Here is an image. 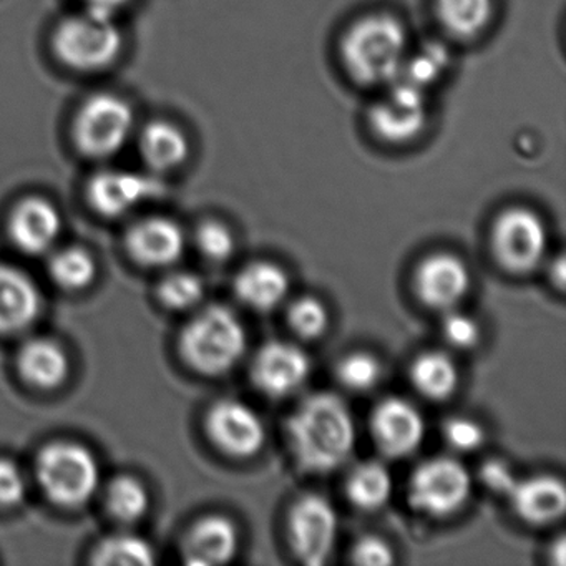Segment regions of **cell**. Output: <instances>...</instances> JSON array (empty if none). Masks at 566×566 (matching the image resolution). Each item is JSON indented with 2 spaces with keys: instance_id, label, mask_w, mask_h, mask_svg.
<instances>
[{
  "instance_id": "cell-29",
  "label": "cell",
  "mask_w": 566,
  "mask_h": 566,
  "mask_svg": "<svg viewBox=\"0 0 566 566\" xmlns=\"http://www.w3.org/2000/svg\"><path fill=\"white\" fill-rule=\"evenodd\" d=\"M51 276L65 290H84L97 276V263L88 251L78 247L65 248L51 260Z\"/></svg>"
},
{
  "instance_id": "cell-25",
  "label": "cell",
  "mask_w": 566,
  "mask_h": 566,
  "mask_svg": "<svg viewBox=\"0 0 566 566\" xmlns=\"http://www.w3.org/2000/svg\"><path fill=\"white\" fill-rule=\"evenodd\" d=\"M410 379L426 399L446 400L459 387V369L452 357L439 350H430L413 360Z\"/></svg>"
},
{
  "instance_id": "cell-15",
  "label": "cell",
  "mask_w": 566,
  "mask_h": 566,
  "mask_svg": "<svg viewBox=\"0 0 566 566\" xmlns=\"http://www.w3.org/2000/svg\"><path fill=\"white\" fill-rule=\"evenodd\" d=\"M469 268L453 254L437 253L417 268L413 286L417 296L432 310H452L470 290Z\"/></svg>"
},
{
  "instance_id": "cell-33",
  "label": "cell",
  "mask_w": 566,
  "mask_h": 566,
  "mask_svg": "<svg viewBox=\"0 0 566 566\" xmlns=\"http://www.w3.org/2000/svg\"><path fill=\"white\" fill-rule=\"evenodd\" d=\"M197 243L201 254L213 263H224L234 253L233 233L220 221H205L198 228Z\"/></svg>"
},
{
  "instance_id": "cell-18",
  "label": "cell",
  "mask_w": 566,
  "mask_h": 566,
  "mask_svg": "<svg viewBox=\"0 0 566 566\" xmlns=\"http://www.w3.org/2000/svg\"><path fill=\"white\" fill-rule=\"evenodd\" d=\"M61 231V213L44 198H28L11 217L12 240L29 254L48 253L57 243Z\"/></svg>"
},
{
  "instance_id": "cell-3",
  "label": "cell",
  "mask_w": 566,
  "mask_h": 566,
  "mask_svg": "<svg viewBox=\"0 0 566 566\" xmlns=\"http://www.w3.org/2000/svg\"><path fill=\"white\" fill-rule=\"evenodd\" d=\"M247 350V331L227 306L205 307L181 331L180 353L188 366L203 376L233 369Z\"/></svg>"
},
{
  "instance_id": "cell-20",
  "label": "cell",
  "mask_w": 566,
  "mask_h": 566,
  "mask_svg": "<svg viewBox=\"0 0 566 566\" xmlns=\"http://www.w3.org/2000/svg\"><path fill=\"white\" fill-rule=\"evenodd\" d=\"M513 509L530 525H548L562 518L566 506L565 485L552 475L516 480L510 492Z\"/></svg>"
},
{
  "instance_id": "cell-8",
  "label": "cell",
  "mask_w": 566,
  "mask_h": 566,
  "mask_svg": "<svg viewBox=\"0 0 566 566\" xmlns=\"http://www.w3.org/2000/svg\"><path fill=\"white\" fill-rule=\"evenodd\" d=\"M492 247L496 260L506 271L530 273L545 258L548 231L542 218L530 208H509L493 223Z\"/></svg>"
},
{
  "instance_id": "cell-17",
  "label": "cell",
  "mask_w": 566,
  "mask_h": 566,
  "mask_svg": "<svg viewBox=\"0 0 566 566\" xmlns=\"http://www.w3.org/2000/svg\"><path fill=\"white\" fill-rule=\"evenodd\" d=\"M127 247L132 256L145 266H168L184 254L185 233L170 218H147L132 228Z\"/></svg>"
},
{
  "instance_id": "cell-31",
  "label": "cell",
  "mask_w": 566,
  "mask_h": 566,
  "mask_svg": "<svg viewBox=\"0 0 566 566\" xmlns=\"http://www.w3.org/2000/svg\"><path fill=\"white\" fill-rule=\"evenodd\" d=\"M287 321L301 339H317L326 333L329 313L317 297L306 296L294 301Z\"/></svg>"
},
{
  "instance_id": "cell-14",
  "label": "cell",
  "mask_w": 566,
  "mask_h": 566,
  "mask_svg": "<svg viewBox=\"0 0 566 566\" xmlns=\"http://www.w3.org/2000/svg\"><path fill=\"white\" fill-rule=\"evenodd\" d=\"M370 433L384 455L403 459L419 449L426 437V422L412 403L389 397L377 403L370 413Z\"/></svg>"
},
{
  "instance_id": "cell-35",
  "label": "cell",
  "mask_w": 566,
  "mask_h": 566,
  "mask_svg": "<svg viewBox=\"0 0 566 566\" xmlns=\"http://www.w3.org/2000/svg\"><path fill=\"white\" fill-rule=\"evenodd\" d=\"M442 333L447 343L457 349H472L482 336L479 323L465 313H450L443 321Z\"/></svg>"
},
{
  "instance_id": "cell-32",
  "label": "cell",
  "mask_w": 566,
  "mask_h": 566,
  "mask_svg": "<svg viewBox=\"0 0 566 566\" xmlns=\"http://www.w3.org/2000/svg\"><path fill=\"white\" fill-rule=\"evenodd\" d=\"M380 373L382 369H380L379 360L367 353L349 354L337 366V377H339L340 384L347 389L357 390V392L373 389L379 382Z\"/></svg>"
},
{
  "instance_id": "cell-7",
  "label": "cell",
  "mask_w": 566,
  "mask_h": 566,
  "mask_svg": "<svg viewBox=\"0 0 566 566\" xmlns=\"http://www.w3.org/2000/svg\"><path fill=\"white\" fill-rule=\"evenodd\" d=\"M472 479L459 460L433 457L420 463L409 480L410 506L433 518L453 515L469 502Z\"/></svg>"
},
{
  "instance_id": "cell-1",
  "label": "cell",
  "mask_w": 566,
  "mask_h": 566,
  "mask_svg": "<svg viewBox=\"0 0 566 566\" xmlns=\"http://www.w3.org/2000/svg\"><path fill=\"white\" fill-rule=\"evenodd\" d=\"M291 455L303 472L324 475L339 469L356 446L349 407L333 392L306 397L286 420Z\"/></svg>"
},
{
  "instance_id": "cell-37",
  "label": "cell",
  "mask_w": 566,
  "mask_h": 566,
  "mask_svg": "<svg viewBox=\"0 0 566 566\" xmlns=\"http://www.w3.org/2000/svg\"><path fill=\"white\" fill-rule=\"evenodd\" d=\"M353 562L356 565L387 566L394 563V553L389 543L379 536H363L353 548Z\"/></svg>"
},
{
  "instance_id": "cell-6",
  "label": "cell",
  "mask_w": 566,
  "mask_h": 566,
  "mask_svg": "<svg viewBox=\"0 0 566 566\" xmlns=\"http://www.w3.org/2000/svg\"><path fill=\"white\" fill-rule=\"evenodd\" d=\"M134 132V108L114 94L94 95L75 117V145L91 158L114 157L127 147Z\"/></svg>"
},
{
  "instance_id": "cell-21",
  "label": "cell",
  "mask_w": 566,
  "mask_h": 566,
  "mask_svg": "<svg viewBox=\"0 0 566 566\" xmlns=\"http://www.w3.org/2000/svg\"><path fill=\"white\" fill-rule=\"evenodd\" d=\"M290 291L286 273L270 261H254L238 273L234 293L251 310H276Z\"/></svg>"
},
{
  "instance_id": "cell-16",
  "label": "cell",
  "mask_w": 566,
  "mask_h": 566,
  "mask_svg": "<svg viewBox=\"0 0 566 566\" xmlns=\"http://www.w3.org/2000/svg\"><path fill=\"white\" fill-rule=\"evenodd\" d=\"M42 311V294L25 271L0 264V334L28 329Z\"/></svg>"
},
{
  "instance_id": "cell-40",
  "label": "cell",
  "mask_w": 566,
  "mask_h": 566,
  "mask_svg": "<svg viewBox=\"0 0 566 566\" xmlns=\"http://www.w3.org/2000/svg\"><path fill=\"white\" fill-rule=\"evenodd\" d=\"M553 274V283L556 284L558 290H563L565 287L566 281V266H565V256H559L558 260L555 261L552 268Z\"/></svg>"
},
{
  "instance_id": "cell-4",
  "label": "cell",
  "mask_w": 566,
  "mask_h": 566,
  "mask_svg": "<svg viewBox=\"0 0 566 566\" xmlns=\"http://www.w3.org/2000/svg\"><path fill=\"white\" fill-rule=\"evenodd\" d=\"M38 479L45 495L57 505H85L101 485V467L81 443L57 442L45 447L38 459Z\"/></svg>"
},
{
  "instance_id": "cell-36",
  "label": "cell",
  "mask_w": 566,
  "mask_h": 566,
  "mask_svg": "<svg viewBox=\"0 0 566 566\" xmlns=\"http://www.w3.org/2000/svg\"><path fill=\"white\" fill-rule=\"evenodd\" d=\"M28 482L18 463L0 459V506H14L24 500Z\"/></svg>"
},
{
  "instance_id": "cell-30",
  "label": "cell",
  "mask_w": 566,
  "mask_h": 566,
  "mask_svg": "<svg viewBox=\"0 0 566 566\" xmlns=\"http://www.w3.org/2000/svg\"><path fill=\"white\" fill-rule=\"evenodd\" d=\"M161 303L175 311L190 310L200 303L205 294V284L200 276L190 271H177L168 274L161 281L160 290Z\"/></svg>"
},
{
  "instance_id": "cell-24",
  "label": "cell",
  "mask_w": 566,
  "mask_h": 566,
  "mask_svg": "<svg viewBox=\"0 0 566 566\" xmlns=\"http://www.w3.org/2000/svg\"><path fill=\"white\" fill-rule=\"evenodd\" d=\"M436 15L447 34L472 41L492 24L495 0H436Z\"/></svg>"
},
{
  "instance_id": "cell-41",
  "label": "cell",
  "mask_w": 566,
  "mask_h": 566,
  "mask_svg": "<svg viewBox=\"0 0 566 566\" xmlns=\"http://www.w3.org/2000/svg\"><path fill=\"white\" fill-rule=\"evenodd\" d=\"M553 553H555V562L558 563V565H565L566 563V546H565V539L559 538L558 543H556L555 548H553Z\"/></svg>"
},
{
  "instance_id": "cell-28",
  "label": "cell",
  "mask_w": 566,
  "mask_h": 566,
  "mask_svg": "<svg viewBox=\"0 0 566 566\" xmlns=\"http://www.w3.org/2000/svg\"><path fill=\"white\" fill-rule=\"evenodd\" d=\"M155 552L147 539L132 533L108 536L95 549L94 563L105 566L151 565Z\"/></svg>"
},
{
  "instance_id": "cell-19",
  "label": "cell",
  "mask_w": 566,
  "mask_h": 566,
  "mask_svg": "<svg viewBox=\"0 0 566 566\" xmlns=\"http://www.w3.org/2000/svg\"><path fill=\"white\" fill-rule=\"evenodd\" d=\"M238 532L230 518L210 515L195 523L184 543L185 562L193 566L224 565L237 555Z\"/></svg>"
},
{
  "instance_id": "cell-26",
  "label": "cell",
  "mask_w": 566,
  "mask_h": 566,
  "mask_svg": "<svg viewBox=\"0 0 566 566\" xmlns=\"http://www.w3.org/2000/svg\"><path fill=\"white\" fill-rule=\"evenodd\" d=\"M392 476L380 462L357 465L347 479V496L357 509L373 512L382 509L392 495Z\"/></svg>"
},
{
  "instance_id": "cell-10",
  "label": "cell",
  "mask_w": 566,
  "mask_h": 566,
  "mask_svg": "<svg viewBox=\"0 0 566 566\" xmlns=\"http://www.w3.org/2000/svg\"><path fill=\"white\" fill-rule=\"evenodd\" d=\"M337 513L324 496H301L291 506L287 530L294 555L310 566H321L329 559L337 539Z\"/></svg>"
},
{
  "instance_id": "cell-9",
  "label": "cell",
  "mask_w": 566,
  "mask_h": 566,
  "mask_svg": "<svg viewBox=\"0 0 566 566\" xmlns=\"http://www.w3.org/2000/svg\"><path fill=\"white\" fill-rule=\"evenodd\" d=\"M429 120L427 91L397 77L386 97L373 105L369 127L384 144L406 145L426 130Z\"/></svg>"
},
{
  "instance_id": "cell-5",
  "label": "cell",
  "mask_w": 566,
  "mask_h": 566,
  "mask_svg": "<svg viewBox=\"0 0 566 566\" xmlns=\"http://www.w3.org/2000/svg\"><path fill=\"white\" fill-rule=\"evenodd\" d=\"M55 55L77 72H98L117 61L124 51V34L114 19L84 12L65 19L52 38Z\"/></svg>"
},
{
  "instance_id": "cell-34",
  "label": "cell",
  "mask_w": 566,
  "mask_h": 566,
  "mask_svg": "<svg viewBox=\"0 0 566 566\" xmlns=\"http://www.w3.org/2000/svg\"><path fill=\"white\" fill-rule=\"evenodd\" d=\"M443 437H446L447 443L457 452H473V450L480 449L483 440H485V433H483L480 423L475 420L467 419V417H453L443 427Z\"/></svg>"
},
{
  "instance_id": "cell-2",
  "label": "cell",
  "mask_w": 566,
  "mask_h": 566,
  "mask_svg": "<svg viewBox=\"0 0 566 566\" xmlns=\"http://www.w3.org/2000/svg\"><path fill=\"white\" fill-rule=\"evenodd\" d=\"M339 57L350 81L364 87L389 85L399 77L409 57V38L399 19L369 14L344 32Z\"/></svg>"
},
{
  "instance_id": "cell-23",
  "label": "cell",
  "mask_w": 566,
  "mask_h": 566,
  "mask_svg": "<svg viewBox=\"0 0 566 566\" xmlns=\"http://www.w3.org/2000/svg\"><path fill=\"white\" fill-rule=\"evenodd\" d=\"M140 151L155 174L177 170L191 154L190 138L178 125L167 120L148 124L142 132Z\"/></svg>"
},
{
  "instance_id": "cell-13",
  "label": "cell",
  "mask_w": 566,
  "mask_h": 566,
  "mask_svg": "<svg viewBox=\"0 0 566 566\" xmlns=\"http://www.w3.org/2000/svg\"><path fill=\"white\" fill-rule=\"evenodd\" d=\"M311 374L310 356L286 340L264 344L253 359L251 377L264 396L280 399L300 389Z\"/></svg>"
},
{
  "instance_id": "cell-12",
  "label": "cell",
  "mask_w": 566,
  "mask_h": 566,
  "mask_svg": "<svg viewBox=\"0 0 566 566\" xmlns=\"http://www.w3.org/2000/svg\"><path fill=\"white\" fill-rule=\"evenodd\" d=\"M164 181L155 175L127 170H104L88 184V201L104 217H122L145 201L165 193Z\"/></svg>"
},
{
  "instance_id": "cell-38",
  "label": "cell",
  "mask_w": 566,
  "mask_h": 566,
  "mask_svg": "<svg viewBox=\"0 0 566 566\" xmlns=\"http://www.w3.org/2000/svg\"><path fill=\"white\" fill-rule=\"evenodd\" d=\"M480 480L486 489L502 495H510L513 486H515L516 479L513 475L512 467L500 459H490L480 467Z\"/></svg>"
},
{
  "instance_id": "cell-39",
  "label": "cell",
  "mask_w": 566,
  "mask_h": 566,
  "mask_svg": "<svg viewBox=\"0 0 566 566\" xmlns=\"http://www.w3.org/2000/svg\"><path fill=\"white\" fill-rule=\"evenodd\" d=\"M85 12L98 15V18L114 19L127 9L132 0H82Z\"/></svg>"
},
{
  "instance_id": "cell-27",
  "label": "cell",
  "mask_w": 566,
  "mask_h": 566,
  "mask_svg": "<svg viewBox=\"0 0 566 566\" xmlns=\"http://www.w3.org/2000/svg\"><path fill=\"white\" fill-rule=\"evenodd\" d=\"M107 506L115 518L124 523H135L147 515L150 493L135 476H118L108 485Z\"/></svg>"
},
{
  "instance_id": "cell-22",
  "label": "cell",
  "mask_w": 566,
  "mask_h": 566,
  "mask_svg": "<svg viewBox=\"0 0 566 566\" xmlns=\"http://www.w3.org/2000/svg\"><path fill=\"white\" fill-rule=\"evenodd\" d=\"M19 373L39 389H55L71 374L67 350L48 337H35L19 354Z\"/></svg>"
},
{
  "instance_id": "cell-11",
  "label": "cell",
  "mask_w": 566,
  "mask_h": 566,
  "mask_svg": "<svg viewBox=\"0 0 566 566\" xmlns=\"http://www.w3.org/2000/svg\"><path fill=\"white\" fill-rule=\"evenodd\" d=\"M211 442L230 457L256 455L266 442L263 420L247 403L234 399L218 400L207 416Z\"/></svg>"
}]
</instances>
